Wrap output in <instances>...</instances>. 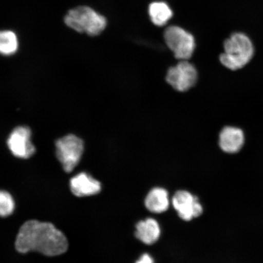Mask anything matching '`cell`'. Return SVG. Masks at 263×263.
I'll list each match as a JSON object with an SVG mask.
<instances>
[{"instance_id": "30bf717a", "label": "cell", "mask_w": 263, "mask_h": 263, "mask_svg": "<svg viewBox=\"0 0 263 263\" xmlns=\"http://www.w3.org/2000/svg\"><path fill=\"white\" fill-rule=\"evenodd\" d=\"M244 142V134L238 128L226 127L220 133L219 146L223 152L237 153L241 149Z\"/></svg>"}, {"instance_id": "8fae6325", "label": "cell", "mask_w": 263, "mask_h": 263, "mask_svg": "<svg viewBox=\"0 0 263 263\" xmlns=\"http://www.w3.org/2000/svg\"><path fill=\"white\" fill-rule=\"evenodd\" d=\"M135 234L144 244L153 245L160 238V226L155 219L147 218L137 223Z\"/></svg>"}, {"instance_id": "2e32d148", "label": "cell", "mask_w": 263, "mask_h": 263, "mask_svg": "<svg viewBox=\"0 0 263 263\" xmlns=\"http://www.w3.org/2000/svg\"><path fill=\"white\" fill-rule=\"evenodd\" d=\"M136 263H154V261L150 255L144 254L140 256Z\"/></svg>"}, {"instance_id": "ba28073f", "label": "cell", "mask_w": 263, "mask_h": 263, "mask_svg": "<svg viewBox=\"0 0 263 263\" xmlns=\"http://www.w3.org/2000/svg\"><path fill=\"white\" fill-rule=\"evenodd\" d=\"M173 206L180 218L189 221L202 215L203 207L198 198L185 190H180L172 199Z\"/></svg>"}, {"instance_id": "5bb4252c", "label": "cell", "mask_w": 263, "mask_h": 263, "mask_svg": "<svg viewBox=\"0 0 263 263\" xmlns=\"http://www.w3.org/2000/svg\"><path fill=\"white\" fill-rule=\"evenodd\" d=\"M18 48L17 37L13 31H0V54L11 55L15 53Z\"/></svg>"}, {"instance_id": "3957f363", "label": "cell", "mask_w": 263, "mask_h": 263, "mask_svg": "<svg viewBox=\"0 0 263 263\" xmlns=\"http://www.w3.org/2000/svg\"><path fill=\"white\" fill-rule=\"evenodd\" d=\"M64 21L68 27L91 36L100 34L107 26V20L88 6H80L69 11Z\"/></svg>"}, {"instance_id": "4fadbf2b", "label": "cell", "mask_w": 263, "mask_h": 263, "mask_svg": "<svg viewBox=\"0 0 263 263\" xmlns=\"http://www.w3.org/2000/svg\"><path fill=\"white\" fill-rule=\"evenodd\" d=\"M151 21L158 26L165 25L172 18L173 13L168 5L163 2L151 3L148 9Z\"/></svg>"}, {"instance_id": "8992f818", "label": "cell", "mask_w": 263, "mask_h": 263, "mask_svg": "<svg viewBox=\"0 0 263 263\" xmlns=\"http://www.w3.org/2000/svg\"><path fill=\"white\" fill-rule=\"evenodd\" d=\"M197 72L192 64L188 61H180L167 71L166 81L171 86L178 91L190 89L196 83Z\"/></svg>"}, {"instance_id": "5b68a950", "label": "cell", "mask_w": 263, "mask_h": 263, "mask_svg": "<svg viewBox=\"0 0 263 263\" xmlns=\"http://www.w3.org/2000/svg\"><path fill=\"white\" fill-rule=\"evenodd\" d=\"M57 156L65 172L71 173L80 162L84 153V142L74 135H68L55 143Z\"/></svg>"}, {"instance_id": "277c9868", "label": "cell", "mask_w": 263, "mask_h": 263, "mask_svg": "<svg viewBox=\"0 0 263 263\" xmlns=\"http://www.w3.org/2000/svg\"><path fill=\"white\" fill-rule=\"evenodd\" d=\"M166 44L180 61H188L195 51V39L192 34L177 26H170L164 32Z\"/></svg>"}, {"instance_id": "9a60e30c", "label": "cell", "mask_w": 263, "mask_h": 263, "mask_svg": "<svg viewBox=\"0 0 263 263\" xmlns=\"http://www.w3.org/2000/svg\"><path fill=\"white\" fill-rule=\"evenodd\" d=\"M15 209L14 200L6 191L0 190V217L9 216L12 215Z\"/></svg>"}, {"instance_id": "6da1fadb", "label": "cell", "mask_w": 263, "mask_h": 263, "mask_svg": "<svg viewBox=\"0 0 263 263\" xmlns=\"http://www.w3.org/2000/svg\"><path fill=\"white\" fill-rule=\"evenodd\" d=\"M15 245L21 254L35 251L54 256L67 252L68 242L64 233L52 223L30 220L20 229Z\"/></svg>"}, {"instance_id": "7a4b0ae2", "label": "cell", "mask_w": 263, "mask_h": 263, "mask_svg": "<svg viewBox=\"0 0 263 263\" xmlns=\"http://www.w3.org/2000/svg\"><path fill=\"white\" fill-rule=\"evenodd\" d=\"M223 48L224 52L220 55V61L224 67L232 70L244 67L254 53L251 41L242 33H235L230 36L224 42Z\"/></svg>"}, {"instance_id": "7c38bea8", "label": "cell", "mask_w": 263, "mask_h": 263, "mask_svg": "<svg viewBox=\"0 0 263 263\" xmlns=\"http://www.w3.org/2000/svg\"><path fill=\"white\" fill-rule=\"evenodd\" d=\"M144 205L149 212L162 213L167 211L170 205L169 194L165 189L157 187L150 191L144 200Z\"/></svg>"}, {"instance_id": "9c48e42d", "label": "cell", "mask_w": 263, "mask_h": 263, "mask_svg": "<svg viewBox=\"0 0 263 263\" xmlns=\"http://www.w3.org/2000/svg\"><path fill=\"white\" fill-rule=\"evenodd\" d=\"M70 184L71 192L80 197L97 195L101 190V183L85 173L76 175L70 180Z\"/></svg>"}, {"instance_id": "52a82bcc", "label": "cell", "mask_w": 263, "mask_h": 263, "mask_svg": "<svg viewBox=\"0 0 263 263\" xmlns=\"http://www.w3.org/2000/svg\"><path fill=\"white\" fill-rule=\"evenodd\" d=\"M7 143L13 155L20 159H29L35 152L31 142V131L28 127H16L10 134Z\"/></svg>"}]
</instances>
